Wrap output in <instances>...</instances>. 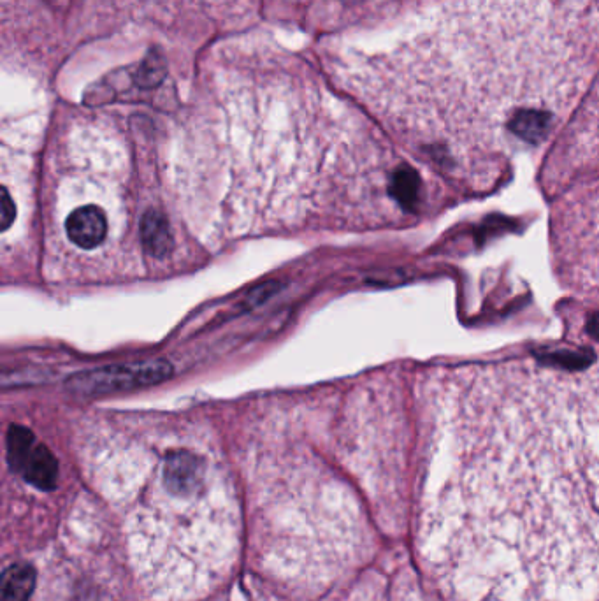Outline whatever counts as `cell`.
Listing matches in <instances>:
<instances>
[{
  "instance_id": "1",
  "label": "cell",
  "mask_w": 599,
  "mask_h": 601,
  "mask_svg": "<svg viewBox=\"0 0 599 601\" xmlns=\"http://www.w3.org/2000/svg\"><path fill=\"white\" fill-rule=\"evenodd\" d=\"M424 521L448 601H598L599 370L503 364L452 380Z\"/></svg>"
},
{
  "instance_id": "2",
  "label": "cell",
  "mask_w": 599,
  "mask_h": 601,
  "mask_svg": "<svg viewBox=\"0 0 599 601\" xmlns=\"http://www.w3.org/2000/svg\"><path fill=\"white\" fill-rule=\"evenodd\" d=\"M173 364L166 359H146L134 363L109 364L80 371L67 378V391L80 396H104L162 384L173 377Z\"/></svg>"
},
{
  "instance_id": "3",
  "label": "cell",
  "mask_w": 599,
  "mask_h": 601,
  "mask_svg": "<svg viewBox=\"0 0 599 601\" xmlns=\"http://www.w3.org/2000/svg\"><path fill=\"white\" fill-rule=\"evenodd\" d=\"M204 463L188 450H174L164 464V484L176 496H192L203 486Z\"/></svg>"
},
{
  "instance_id": "4",
  "label": "cell",
  "mask_w": 599,
  "mask_h": 601,
  "mask_svg": "<svg viewBox=\"0 0 599 601\" xmlns=\"http://www.w3.org/2000/svg\"><path fill=\"white\" fill-rule=\"evenodd\" d=\"M67 236L76 247L94 250L108 236V220L99 206L88 204L74 210L65 222Z\"/></svg>"
},
{
  "instance_id": "5",
  "label": "cell",
  "mask_w": 599,
  "mask_h": 601,
  "mask_svg": "<svg viewBox=\"0 0 599 601\" xmlns=\"http://www.w3.org/2000/svg\"><path fill=\"white\" fill-rule=\"evenodd\" d=\"M18 473L39 491H53L58 484V461L44 443L37 442Z\"/></svg>"
},
{
  "instance_id": "6",
  "label": "cell",
  "mask_w": 599,
  "mask_h": 601,
  "mask_svg": "<svg viewBox=\"0 0 599 601\" xmlns=\"http://www.w3.org/2000/svg\"><path fill=\"white\" fill-rule=\"evenodd\" d=\"M141 241H143L146 252L152 257L164 259L171 254L174 245L173 231H171L169 220L162 211L148 210L143 215L141 218Z\"/></svg>"
},
{
  "instance_id": "7",
  "label": "cell",
  "mask_w": 599,
  "mask_h": 601,
  "mask_svg": "<svg viewBox=\"0 0 599 601\" xmlns=\"http://www.w3.org/2000/svg\"><path fill=\"white\" fill-rule=\"evenodd\" d=\"M37 573L29 563H16L2 573V601H29L36 589Z\"/></svg>"
},
{
  "instance_id": "8",
  "label": "cell",
  "mask_w": 599,
  "mask_h": 601,
  "mask_svg": "<svg viewBox=\"0 0 599 601\" xmlns=\"http://www.w3.org/2000/svg\"><path fill=\"white\" fill-rule=\"evenodd\" d=\"M36 445V436L29 428L20 426V424H11L8 429V436H6L8 463L11 470L18 473L22 468V464L25 463V459L29 457L30 452Z\"/></svg>"
},
{
  "instance_id": "9",
  "label": "cell",
  "mask_w": 599,
  "mask_h": 601,
  "mask_svg": "<svg viewBox=\"0 0 599 601\" xmlns=\"http://www.w3.org/2000/svg\"><path fill=\"white\" fill-rule=\"evenodd\" d=\"M390 196L405 208H412L417 203L419 196V176L408 166L399 167L392 182H390Z\"/></svg>"
},
{
  "instance_id": "10",
  "label": "cell",
  "mask_w": 599,
  "mask_h": 601,
  "mask_svg": "<svg viewBox=\"0 0 599 601\" xmlns=\"http://www.w3.org/2000/svg\"><path fill=\"white\" fill-rule=\"evenodd\" d=\"M0 211H2V225L0 229L6 232L9 231V227L13 225L16 218V206L13 203V199L9 196V190L6 187H2V203H0Z\"/></svg>"
},
{
  "instance_id": "11",
  "label": "cell",
  "mask_w": 599,
  "mask_h": 601,
  "mask_svg": "<svg viewBox=\"0 0 599 601\" xmlns=\"http://www.w3.org/2000/svg\"><path fill=\"white\" fill-rule=\"evenodd\" d=\"M278 290V283H266V285H260L257 289L253 290L252 296H250V305L257 306L264 301H268L269 297L275 294Z\"/></svg>"
},
{
  "instance_id": "12",
  "label": "cell",
  "mask_w": 599,
  "mask_h": 601,
  "mask_svg": "<svg viewBox=\"0 0 599 601\" xmlns=\"http://www.w3.org/2000/svg\"><path fill=\"white\" fill-rule=\"evenodd\" d=\"M587 331H589L594 338H598L599 340V313H596V315L589 320V324H587Z\"/></svg>"
}]
</instances>
